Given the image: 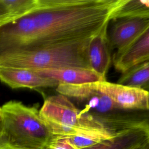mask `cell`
I'll return each instance as SVG.
<instances>
[{
  "instance_id": "obj_1",
  "label": "cell",
  "mask_w": 149,
  "mask_h": 149,
  "mask_svg": "<svg viewBox=\"0 0 149 149\" xmlns=\"http://www.w3.org/2000/svg\"><path fill=\"white\" fill-rule=\"evenodd\" d=\"M126 0H40L31 13L0 24V61L20 51L91 38Z\"/></svg>"
},
{
  "instance_id": "obj_2",
  "label": "cell",
  "mask_w": 149,
  "mask_h": 149,
  "mask_svg": "<svg viewBox=\"0 0 149 149\" xmlns=\"http://www.w3.org/2000/svg\"><path fill=\"white\" fill-rule=\"evenodd\" d=\"M58 94L76 102L77 107L99 122L109 133L119 134L139 129H149L148 111H127L116 106L107 97L91 88L88 83L56 87Z\"/></svg>"
},
{
  "instance_id": "obj_3",
  "label": "cell",
  "mask_w": 149,
  "mask_h": 149,
  "mask_svg": "<svg viewBox=\"0 0 149 149\" xmlns=\"http://www.w3.org/2000/svg\"><path fill=\"white\" fill-rule=\"evenodd\" d=\"M91 38L72 43L16 52L2 59L0 67L33 70L66 68L91 69L87 54Z\"/></svg>"
},
{
  "instance_id": "obj_4",
  "label": "cell",
  "mask_w": 149,
  "mask_h": 149,
  "mask_svg": "<svg viewBox=\"0 0 149 149\" xmlns=\"http://www.w3.org/2000/svg\"><path fill=\"white\" fill-rule=\"evenodd\" d=\"M39 114L54 136L91 135L110 139L118 135L109 133L93 117L60 94L47 97L39 109Z\"/></svg>"
},
{
  "instance_id": "obj_5",
  "label": "cell",
  "mask_w": 149,
  "mask_h": 149,
  "mask_svg": "<svg viewBox=\"0 0 149 149\" xmlns=\"http://www.w3.org/2000/svg\"><path fill=\"white\" fill-rule=\"evenodd\" d=\"M1 108L2 136L8 143L23 149H42L52 137L37 107L11 100Z\"/></svg>"
},
{
  "instance_id": "obj_6",
  "label": "cell",
  "mask_w": 149,
  "mask_h": 149,
  "mask_svg": "<svg viewBox=\"0 0 149 149\" xmlns=\"http://www.w3.org/2000/svg\"><path fill=\"white\" fill-rule=\"evenodd\" d=\"M88 85L107 97L119 108L127 111H148V91L147 90L129 87L107 80L90 83Z\"/></svg>"
},
{
  "instance_id": "obj_7",
  "label": "cell",
  "mask_w": 149,
  "mask_h": 149,
  "mask_svg": "<svg viewBox=\"0 0 149 149\" xmlns=\"http://www.w3.org/2000/svg\"><path fill=\"white\" fill-rule=\"evenodd\" d=\"M108 38L111 49L119 52L149 29V18H127L115 20Z\"/></svg>"
},
{
  "instance_id": "obj_8",
  "label": "cell",
  "mask_w": 149,
  "mask_h": 149,
  "mask_svg": "<svg viewBox=\"0 0 149 149\" xmlns=\"http://www.w3.org/2000/svg\"><path fill=\"white\" fill-rule=\"evenodd\" d=\"M0 80L13 89H37L56 87L59 84L58 81L33 70L3 67H0Z\"/></svg>"
},
{
  "instance_id": "obj_9",
  "label": "cell",
  "mask_w": 149,
  "mask_h": 149,
  "mask_svg": "<svg viewBox=\"0 0 149 149\" xmlns=\"http://www.w3.org/2000/svg\"><path fill=\"white\" fill-rule=\"evenodd\" d=\"M105 25L90 40L87 54L91 69L105 80L111 62V48L108 38V27Z\"/></svg>"
},
{
  "instance_id": "obj_10",
  "label": "cell",
  "mask_w": 149,
  "mask_h": 149,
  "mask_svg": "<svg viewBox=\"0 0 149 149\" xmlns=\"http://www.w3.org/2000/svg\"><path fill=\"white\" fill-rule=\"evenodd\" d=\"M149 29L119 52H115L112 62L115 69L123 73L129 69L148 61Z\"/></svg>"
},
{
  "instance_id": "obj_11",
  "label": "cell",
  "mask_w": 149,
  "mask_h": 149,
  "mask_svg": "<svg viewBox=\"0 0 149 149\" xmlns=\"http://www.w3.org/2000/svg\"><path fill=\"white\" fill-rule=\"evenodd\" d=\"M34 71L42 76L58 81L59 84H82L107 80L92 70L87 69L66 68Z\"/></svg>"
},
{
  "instance_id": "obj_12",
  "label": "cell",
  "mask_w": 149,
  "mask_h": 149,
  "mask_svg": "<svg viewBox=\"0 0 149 149\" xmlns=\"http://www.w3.org/2000/svg\"><path fill=\"white\" fill-rule=\"evenodd\" d=\"M147 140H149V129H134L83 149H134Z\"/></svg>"
},
{
  "instance_id": "obj_13",
  "label": "cell",
  "mask_w": 149,
  "mask_h": 149,
  "mask_svg": "<svg viewBox=\"0 0 149 149\" xmlns=\"http://www.w3.org/2000/svg\"><path fill=\"white\" fill-rule=\"evenodd\" d=\"M116 83L148 91L149 84L148 61L137 65L122 73Z\"/></svg>"
},
{
  "instance_id": "obj_14",
  "label": "cell",
  "mask_w": 149,
  "mask_h": 149,
  "mask_svg": "<svg viewBox=\"0 0 149 149\" xmlns=\"http://www.w3.org/2000/svg\"><path fill=\"white\" fill-rule=\"evenodd\" d=\"M127 18H149V1L126 0L116 12L113 20Z\"/></svg>"
},
{
  "instance_id": "obj_15",
  "label": "cell",
  "mask_w": 149,
  "mask_h": 149,
  "mask_svg": "<svg viewBox=\"0 0 149 149\" xmlns=\"http://www.w3.org/2000/svg\"><path fill=\"white\" fill-rule=\"evenodd\" d=\"M68 137L70 143L77 149L88 148L101 143L104 140L108 139L100 136L91 135H78Z\"/></svg>"
},
{
  "instance_id": "obj_16",
  "label": "cell",
  "mask_w": 149,
  "mask_h": 149,
  "mask_svg": "<svg viewBox=\"0 0 149 149\" xmlns=\"http://www.w3.org/2000/svg\"><path fill=\"white\" fill-rule=\"evenodd\" d=\"M42 149H77L66 136H52Z\"/></svg>"
},
{
  "instance_id": "obj_17",
  "label": "cell",
  "mask_w": 149,
  "mask_h": 149,
  "mask_svg": "<svg viewBox=\"0 0 149 149\" xmlns=\"http://www.w3.org/2000/svg\"><path fill=\"white\" fill-rule=\"evenodd\" d=\"M15 20L8 8L3 2V0H0V24Z\"/></svg>"
},
{
  "instance_id": "obj_18",
  "label": "cell",
  "mask_w": 149,
  "mask_h": 149,
  "mask_svg": "<svg viewBox=\"0 0 149 149\" xmlns=\"http://www.w3.org/2000/svg\"><path fill=\"white\" fill-rule=\"evenodd\" d=\"M0 149H23L15 147L9 143H8L2 137V134L0 137Z\"/></svg>"
},
{
  "instance_id": "obj_19",
  "label": "cell",
  "mask_w": 149,
  "mask_h": 149,
  "mask_svg": "<svg viewBox=\"0 0 149 149\" xmlns=\"http://www.w3.org/2000/svg\"><path fill=\"white\" fill-rule=\"evenodd\" d=\"M134 149H149V140H147Z\"/></svg>"
},
{
  "instance_id": "obj_20",
  "label": "cell",
  "mask_w": 149,
  "mask_h": 149,
  "mask_svg": "<svg viewBox=\"0 0 149 149\" xmlns=\"http://www.w3.org/2000/svg\"><path fill=\"white\" fill-rule=\"evenodd\" d=\"M2 120L0 122V137L2 134Z\"/></svg>"
},
{
  "instance_id": "obj_21",
  "label": "cell",
  "mask_w": 149,
  "mask_h": 149,
  "mask_svg": "<svg viewBox=\"0 0 149 149\" xmlns=\"http://www.w3.org/2000/svg\"><path fill=\"white\" fill-rule=\"evenodd\" d=\"M2 120V111H1V108L0 107V122Z\"/></svg>"
}]
</instances>
